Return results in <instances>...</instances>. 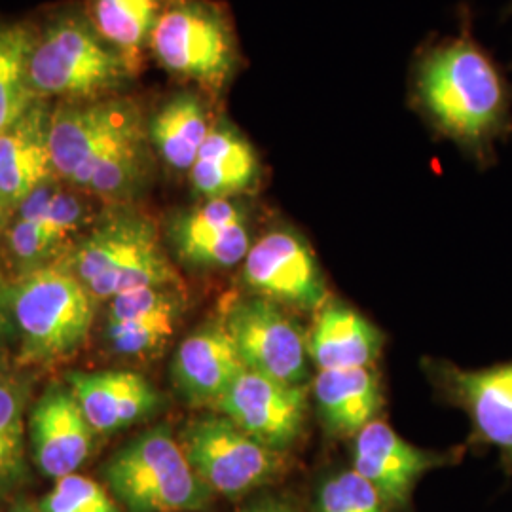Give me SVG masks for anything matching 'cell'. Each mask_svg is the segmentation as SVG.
<instances>
[{
	"instance_id": "603a6c76",
	"label": "cell",
	"mask_w": 512,
	"mask_h": 512,
	"mask_svg": "<svg viewBox=\"0 0 512 512\" xmlns=\"http://www.w3.org/2000/svg\"><path fill=\"white\" fill-rule=\"evenodd\" d=\"M384 346V334L342 302H327L308 336V351L319 370L370 368Z\"/></svg>"
},
{
	"instance_id": "ac0fdd59",
	"label": "cell",
	"mask_w": 512,
	"mask_h": 512,
	"mask_svg": "<svg viewBox=\"0 0 512 512\" xmlns=\"http://www.w3.org/2000/svg\"><path fill=\"white\" fill-rule=\"evenodd\" d=\"M31 446L42 475H74L90 458L93 431L71 389L52 387L35 404L29 420Z\"/></svg>"
},
{
	"instance_id": "5bb4252c",
	"label": "cell",
	"mask_w": 512,
	"mask_h": 512,
	"mask_svg": "<svg viewBox=\"0 0 512 512\" xmlns=\"http://www.w3.org/2000/svg\"><path fill=\"white\" fill-rule=\"evenodd\" d=\"M435 382L471 420L476 444L492 446L512 475V361L480 370L439 363Z\"/></svg>"
},
{
	"instance_id": "4fadbf2b",
	"label": "cell",
	"mask_w": 512,
	"mask_h": 512,
	"mask_svg": "<svg viewBox=\"0 0 512 512\" xmlns=\"http://www.w3.org/2000/svg\"><path fill=\"white\" fill-rule=\"evenodd\" d=\"M459 452H433L399 437L385 421L368 423L353 437V469L366 478L385 505L404 509L423 476L458 461Z\"/></svg>"
},
{
	"instance_id": "f546056e",
	"label": "cell",
	"mask_w": 512,
	"mask_h": 512,
	"mask_svg": "<svg viewBox=\"0 0 512 512\" xmlns=\"http://www.w3.org/2000/svg\"><path fill=\"white\" fill-rule=\"evenodd\" d=\"M241 512H293L291 511V507H287L283 501H279V499H260V501H255L253 505H249V507H245Z\"/></svg>"
},
{
	"instance_id": "3957f363",
	"label": "cell",
	"mask_w": 512,
	"mask_h": 512,
	"mask_svg": "<svg viewBox=\"0 0 512 512\" xmlns=\"http://www.w3.org/2000/svg\"><path fill=\"white\" fill-rule=\"evenodd\" d=\"M148 52L173 78L213 101L241 69L236 27L228 10L213 0H169Z\"/></svg>"
},
{
	"instance_id": "d6a6232c",
	"label": "cell",
	"mask_w": 512,
	"mask_h": 512,
	"mask_svg": "<svg viewBox=\"0 0 512 512\" xmlns=\"http://www.w3.org/2000/svg\"><path fill=\"white\" fill-rule=\"evenodd\" d=\"M12 512H40V509H31V507H19V509H16V511Z\"/></svg>"
},
{
	"instance_id": "7402d4cb",
	"label": "cell",
	"mask_w": 512,
	"mask_h": 512,
	"mask_svg": "<svg viewBox=\"0 0 512 512\" xmlns=\"http://www.w3.org/2000/svg\"><path fill=\"white\" fill-rule=\"evenodd\" d=\"M213 99L198 90L175 93L148 118L154 152L167 167L188 173L215 126Z\"/></svg>"
},
{
	"instance_id": "2e32d148",
	"label": "cell",
	"mask_w": 512,
	"mask_h": 512,
	"mask_svg": "<svg viewBox=\"0 0 512 512\" xmlns=\"http://www.w3.org/2000/svg\"><path fill=\"white\" fill-rule=\"evenodd\" d=\"M52 107L38 99L12 126L0 131V215L12 220L21 203L54 181L50 152Z\"/></svg>"
},
{
	"instance_id": "ba28073f",
	"label": "cell",
	"mask_w": 512,
	"mask_h": 512,
	"mask_svg": "<svg viewBox=\"0 0 512 512\" xmlns=\"http://www.w3.org/2000/svg\"><path fill=\"white\" fill-rule=\"evenodd\" d=\"M147 126V114L141 103L126 95L59 103L52 110L50 122L55 175L78 190L92 165L110 147Z\"/></svg>"
},
{
	"instance_id": "30bf717a",
	"label": "cell",
	"mask_w": 512,
	"mask_h": 512,
	"mask_svg": "<svg viewBox=\"0 0 512 512\" xmlns=\"http://www.w3.org/2000/svg\"><path fill=\"white\" fill-rule=\"evenodd\" d=\"M243 279L256 296L283 308L319 311L329 289L308 241L291 228H272L251 245Z\"/></svg>"
},
{
	"instance_id": "83f0119b",
	"label": "cell",
	"mask_w": 512,
	"mask_h": 512,
	"mask_svg": "<svg viewBox=\"0 0 512 512\" xmlns=\"http://www.w3.org/2000/svg\"><path fill=\"white\" fill-rule=\"evenodd\" d=\"M317 512H387L376 488L355 469L327 476L315 497Z\"/></svg>"
},
{
	"instance_id": "d6986e66",
	"label": "cell",
	"mask_w": 512,
	"mask_h": 512,
	"mask_svg": "<svg viewBox=\"0 0 512 512\" xmlns=\"http://www.w3.org/2000/svg\"><path fill=\"white\" fill-rule=\"evenodd\" d=\"M67 380L86 420L101 435L147 420L162 403L156 387L131 370L71 372Z\"/></svg>"
},
{
	"instance_id": "f1b7e54d",
	"label": "cell",
	"mask_w": 512,
	"mask_h": 512,
	"mask_svg": "<svg viewBox=\"0 0 512 512\" xmlns=\"http://www.w3.org/2000/svg\"><path fill=\"white\" fill-rule=\"evenodd\" d=\"M38 509L40 512H122L101 484L76 473L55 480L52 492L38 501Z\"/></svg>"
},
{
	"instance_id": "52a82bcc",
	"label": "cell",
	"mask_w": 512,
	"mask_h": 512,
	"mask_svg": "<svg viewBox=\"0 0 512 512\" xmlns=\"http://www.w3.org/2000/svg\"><path fill=\"white\" fill-rule=\"evenodd\" d=\"M179 442L196 475L228 499L272 484L287 469L285 454L256 442L222 414L190 421Z\"/></svg>"
},
{
	"instance_id": "9a60e30c",
	"label": "cell",
	"mask_w": 512,
	"mask_h": 512,
	"mask_svg": "<svg viewBox=\"0 0 512 512\" xmlns=\"http://www.w3.org/2000/svg\"><path fill=\"white\" fill-rule=\"evenodd\" d=\"M167 234L177 255L198 268H232L253 245L249 213L236 198L184 209L171 219Z\"/></svg>"
},
{
	"instance_id": "8fae6325",
	"label": "cell",
	"mask_w": 512,
	"mask_h": 512,
	"mask_svg": "<svg viewBox=\"0 0 512 512\" xmlns=\"http://www.w3.org/2000/svg\"><path fill=\"white\" fill-rule=\"evenodd\" d=\"M215 410L256 442L285 454L302 437L308 389L306 385L281 384L245 368Z\"/></svg>"
},
{
	"instance_id": "e0dca14e",
	"label": "cell",
	"mask_w": 512,
	"mask_h": 512,
	"mask_svg": "<svg viewBox=\"0 0 512 512\" xmlns=\"http://www.w3.org/2000/svg\"><path fill=\"white\" fill-rule=\"evenodd\" d=\"M181 285L145 287L109 300L107 338L124 357L148 359L164 351L183 317Z\"/></svg>"
},
{
	"instance_id": "4dcf8cb0",
	"label": "cell",
	"mask_w": 512,
	"mask_h": 512,
	"mask_svg": "<svg viewBox=\"0 0 512 512\" xmlns=\"http://www.w3.org/2000/svg\"><path fill=\"white\" fill-rule=\"evenodd\" d=\"M0 306H6V294H4V287H2V275H0Z\"/></svg>"
},
{
	"instance_id": "d4e9b609",
	"label": "cell",
	"mask_w": 512,
	"mask_h": 512,
	"mask_svg": "<svg viewBox=\"0 0 512 512\" xmlns=\"http://www.w3.org/2000/svg\"><path fill=\"white\" fill-rule=\"evenodd\" d=\"M167 4L169 0H86V18L139 76L152 31Z\"/></svg>"
},
{
	"instance_id": "836d02e7",
	"label": "cell",
	"mask_w": 512,
	"mask_h": 512,
	"mask_svg": "<svg viewBox=\"0 0 512 512\" xmlns=\"http://www.w3.org/2000/svg\"><path fill=\"white\" fill-rule=\"evenodd\" d=\"M512 14V4H511V8H509V10H507V16H511Z\"/></svg>"
},
{
	"instance_id": "1f68e13d",
	"label": "cell",
	"mask_w": 512,
	"mask_h": 512,
	"mask_svg": "<svg viewBox=\"0 0 512 512\" xmlns=\"http://www.w3.org/2000/svg\"><path fill=\"white\" fill-rule=\"evenodd\" d=\"M4 323H6V313H4V306H0V334L4 329Z\"/></svg>"
},
{
	"instance_id": "7c38bea8",
	"label": "cell",
	"mask_w": 512,
	"mask_h": 512,
	"mask_svg": "<svg viewBox=\"0 0 512 512\" xmlns=\"http://www.w3.org/2000/svg\"><path fill=\"white\" fill-rule=\"evenodd\" d=\"M88 207L52 181L21 203L6 228V245L23 274L54 264L88 224Z\"/></svg>"
},
{
	"instance_id": "44dd1931",
	"label": "cell",
	"mask_w": 512,
	"mask_h": 512,
	"mask_svg": "<svg viewBox=\"0 0 512 512\" xmlns=\"http://www.w3.org/2000/svg\"><path fill=\"white\" fill-rule=\"evenodd\" d=\"M188 177L202 200H234L256 188L260 160L251 141L234 124L220 118L207 135Z\"/></svg>"
},
{
	"instance_id": "ffe728a7",
	"label": "cell",
	"mask_w": 512,
	"mask_h": 512,
	"mask_svg": "<svg viewBox=\"0 0 512 512\" xmlns=\"http://www.w3.org/2000/svg\"><path fill=\"white\" fill-rule=\"evenodd\" d=\"M243 370L245 365L222 321L184 338L171 365L173 382L184 401L213 408Z\"/></svg>"
},
{
	"instance_id": "4316f807",
	"label": "cell",
	"mask_w": 512,
	"mask_h": 512,
	"mask_svg": "<svg viewBox=\"0 0 512 512\" xmlns=\"http://www.w3.org/2000/svg\"><path fill=\"white\" fill-rule=\"evenodd\" d=\"M25 393L10 382H0V499L25 476Z\"/></svg>"
},
{
	"instance_id": "6da1fadb",
	"label": "cell",
	"mask_w": 512,
	"mask_h": 512,
	"mask_svg": "<svg viewBox=\"0 0 512 512\" xmlns=\"http://www.w3.org/2000/svg\"><path fill=\"white\" fill-rule=\"evenodd\" d=\"M410 90L429 126L480 164H488L495 143L512 133L511 86L469 27L416 59Z\"/></svg>"
},
{
	"instance_id": "9c48e42d",
	"label": "cell",
	"mask_w": 512,
	"mask_h": 512,
	"mask_svg": "<svg viewBox=\"0 0 512 512\" xmlns=\"http://www.w3.org/2000/svg\"><path fill=\"white\" fill-rule=\"evenodd\" d=\"M245 368L281 384L310 382L308 336L283 306L262 296L232 302L222 319Z\"/></svg>"
},
{
	"instance_id": "5b68a950",
	"label": "cell",
	"mask_w": 512,
	"mask_h": 512,
	"mask_svg": "<svg viewBox=\"0 0 512 512\" xmlns=\"http://www.w3.org/2000/svg\"><path fill=\"white\" fill-rule=\"evenodd\" d=\"M14 313L25 365H52L73 357L92 329L95 300L78 277L61 262L19 277L6 293Z\"/></svg>"
},
{
	"instance_id": "484cf974",
	"label": "cell",
	"mask_w": 512,
	"mask_h": 512,
	"mask_svg": "<svg viewBox=\"0 0 512 512\" xmlns=\"http://www.w3.org/2000/svg\"><path fill=\"white\" fill-rule=\"evenodd\" d=\"M37 33L23 23L0 27V131L38 101L29 84V61Z\"/></svg>"
},
{
	"instance_id": "7a4b0ae2",
	"label": "cell",
	"mask_w": 512,
	"mask_h": 512,
	"mask_svg": "<svg viewBox=\"0 0 512 512\" xmlns=\"http://www.w3.org/2000/svg\"><path fill=\"white\" fill-rule=\"evenodd\" d=\"M61 262L93 300H112L145 287L181 285L156 222L129 207H118L99 220Z\"/></svg>"
},
{
	"instance_id": "277c9868",
	"label": "cell",
	"mask_w": 512,
	"mask_h": 512,
	"mask_svg": "<svg viewBox=\"0 0 512 512\" xmlns=\"http://www.w3.org/2000/svg\"><path fill=\"white\" fill-rule=\"evenodd\" d=\"M137 74L105 42L86 16H63L37 35L29 61V84L38 99L59 103L97 101L120 95Z\"/></svg>"
},
{
	"instance_id": "8992f818",
	"label": "cell",
	"mask_w": 512,
	"mask_h": 512,
	"mask_svg": "<svg viewBox=\"0 0 512 512\" xmlns=\"http://www.w3.org/2000/svg\"><path fill=\"white\" fill-rule=\"evenodd\" d=\"M105 478L128 512H198L213 499L169 425L129 440L109 459Z\"/></svg>"
},
{
	"instance_id": "cb8c5ba5",
	"label": "cell",
	"mask_w": 512,
	"mask_h": 512,
	"mask_svg": "<svg viewBox=\"0 0 512 512\" xmlns=\"http://www.w3.org/2000/svg\"><path fill=\"white\" fill-rule=\"evenodd\" d=\"M313 397L334 437H355L382 408L380 380L370 368L321 370L313 380Z\"/></svg>"
}]
</instances>
